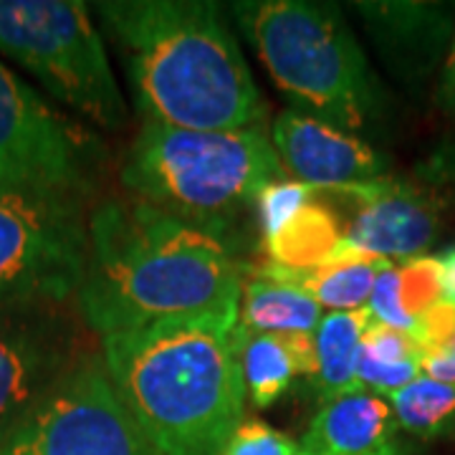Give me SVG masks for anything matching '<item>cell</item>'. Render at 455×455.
Masks as SVG:
<instances>
[{
	"mask_svg": "<svg viewBox=\"0 0 455 455\" xmlns=\"http://www.w3.org/2000/svg\"><path fill=\"white\" fill-rule=\"evenodd\" d=\"M243 263L228 241L149 208L109 197L89 215V263L76 307L101 339L140 326L238 311Z\"/></svg>",
	"mask_w": 455,
	"mask_h": 455,
	"instance_id": "6da1fadb",
	"label": "cell"
},
{
	"mask_svg": "<svg viewBox=\"0 0 455 455\" xmlns=\"http://www.w3.org/2000/svg\"><path fill=\"white\" fill-rule=\"evenodd\" d=\"M142 122L180 130H263L266 101L235 33L208 0H101Z\"/></svg>",
	"mask_w": 455,
	"mask_h": 455,
	"instance_id": "7a4b0ae2",
	"label": "cell"
},
{
	"mask_svg": "<svg viewBox=\"0 0 455 455\" xmlns=\"http://www.w3.org/2000/svg\"><path fill=\"white\" fill-rule=\"evenodd\" d=\"M238 311L109 334L101 362L122 405L160 455H220L245 418Z\"/></svg>",
	"mask_w": 455,
	"mask_h": 455,
	"instance_id": "3957f363",
	"label": "cell"
},
{
	"mask_svg": "<svg viewBox=\"0 0 455 455\" xmlns=\"http://www.w3.org/2000/svg\"><path fill=\"white\" fill-rule=\"evenodd\" d=\"M233 18L293 112L362 137L390 112L357 33L331 3L241 0Z\"/></svg>",
	"mask_w": 455,
	"mask_h": 455,
	"instance_id": "277c9868",
	"label": "cell"
},
{
	"mask_svg": "<svg viewBox=\"0 0 455 455\" xmlns=\"http://www.w3.org/2000/svg\"><path fill=\"white\" fill-rule=\"evenodd\" d=\"M263 130L200 132L142 122L122 163L132 197L228 241V230L281 178Z\"/></svg>",
	"mask_w": 455,
	"mask_h": 455,
	"instance_id": "5b68a950",
	"label": "cell"
},
{
	"mask_svg": "<svg viewBox=\"0 0 455 455\" xmlns=\"http://www.w3.org/2000/svg\"><path fill=\"white\" fill-rule=\"evenodd\" d=\"M0 53L92 124H127V101L86 3L0 0Z\"/></svg>",
	"mask_w": 455,
	"mask_h": 455,
	"instance_id": "8992f818",
	"label": "cell"
},
{
	"mask_svg": "<svg viewBox=\"0 0 455 455\" xmlns=\"http://www.w3.org/2000/svg\"><path fill=\"white\" fill-rule=\"evenodd\" d=\"M89 200L0 178V309L76 301L89 263Z\"/></svg>",
	"mask_w": 455,
	"mask_h": 455,
	"instance_id": "52a82bcc",
	"label": "cell"
},
{
	"mask_svg": "<svg viewBox=\"0 0 455 455\" xmlns=\"http://www.w3.org/2000/svg\"><path fill=\"white\" fill-rule=\"evenodd\" d=\"M107 147L0 61V178L92 203Z\"/></svg>",
	"mask_w": 455,
	"mask_h": 455,
	"instance_id": "ba28073f",
	"label": "cell"
},
{
	"mask_svg": "<svg viewBox=\"0 0 455 455\" xmlns=\"http://www.w3.org/2000/svg\"><path fill=\"white\" fill-rule=\"evenodd\" d=\"M76 301H33L0 309V443L94 355Z\"/></svg>",
	"mask_w": 455,
	"mask_h": 455,
	"instance_id": "9c48e42d",
	"label": "cell"
},
{
	"mask_svg": "<svg viewBox=\"0 0 455 455\" xmlns=\"http://www.w3.org/2000/svg\"><path fill=\"white\" fill-rule=\"evenodd\" d=\"M0 455H160L122 405L101 355L84 359Z\"/></svg>",
	"mask_w": 455,
	"mask_h": 455,
	"instance_id": "30bf717a",
	"label": "cell"
},
{
	"mask_svg": "<svg viewBox=\"0 0 455 455\" xmlns=\"http://www.w3.org/2000/svg\"><path fill=\"white\" fill-rule=\"evenodd\" d=\"M319 193L329 200H339L344 211L352 212L334 253L372 256L395 263L425 256L438 238L440 203L425 188L407 180L387 175Z\"/></svg>",
	"mask_w": 455,
	"mask_h": 455,
	"instance_id": "8fae6325",
	"label": "cell"
},
{
	"mask_svg": "<svg viewBox=\"0 0 455 455\" xmlns=\"http://www.w3.org/2000/svg\"><path fill=\"white\" fill-rule=\"evenodd\" d=\"M281 167L316 190H337L387 178V157L364 137L341 132L301 112H281L271 124Z\"/></svg>",
	"mask_w": 455,
	"mask_h": 455,
	"instance_id": "7c38bea8",
	"label": "cell"
},
{
	"mask_svg": "<svg viewBox=\"0 0 455 455\" xmlns=\"http://www.w3.org/2000/svg\"><path fill=\"white\" fill-rule=\"evenodd\" d=\"M349 8L364 23L379 59L407 86L425 84L451 51L455 11L445 3L362 0Z\"/></svg>",
	"mask_w": 455,
	"mask_h": 455,
	"instance_id": "4fadbf2b",
	"label": "cell"
},
{
	"mask_svg": "<svg viewBox=\"0 0 455 455\" xmlns=\"http://www.w3.org/2000/svg\"><path fill=\"white\" fill-rule=\"evenodd\" d=\"M387 397L355 387L324 400L301 438V455H377L397 443Z\"/></svg>",
	"mask_w": 455,
	"mask_h": 455,
	"instance_id": "5bb4252c",
	"label": "cell"
},
{
	"mask_svg": "<svg viewBox=\"0 0 455 455\" xmlns=\"http://www.w3.org/2000/svg\"><path fill=\"white\" fill-rule=\"evenodd\" d=\"M233 334L245 392L259 410L278 403L296 377L316 374L314 334H253L238 324Z\"/></svg>",
	"mask_w": 455,
	"mask_h": 455,
	"instance_id": "9a60e30c",
	"label": "cell"
},
{
	"mask_svg": "<svg viewBox=\"0 0 455 455\" xmlns=\"http://www.w3.org/2000/svg\"><path fill=\"white\" fill-rule=\"evenodd\" d=\"M387 266H392V260L331 253L322 266H314V268H283L266 260L248 271L256 276L278 281V283H289L293 289L311 296L322 309L359 311L367 309L374 281Z\"/></svg>",
	"mask_w": 455,
	"mask_h": 455,
	"instance_id": "2e32d148",
	"label": "cell"
},
{
	"mask_svg": "<svg viewBox=\"0 0 455 455\" xmlns=\"http://www.w3.org/2000/svg\"><path fill=\"white\" fill-rule=\"evenodd\" d=\"M438 301H443L438 259L418 256L392 263L377 276L367 311L377 324L412 334L418 319Z\"/></svg>",
	"mask_w": 455,
	"mask_h": 455,
	"instance_id": "e0dca14e",
	"label": "cell"
},
{
	"mask_svg": "<svg viewBox=\"0 0 455 455\" xmlns=\"http://www.w3.org/2000/svg\"><path fill=\"white\" fill-rule=\"evenodd\" d=\"M372 322L367 309L329 311L322 316L314 331L316 374L311 377L314 392L322 403L362 387L357 382V355Z\"/></svg>",
	"mask_w": 455,
	"mask_h": 455,
	"instance_id": "ac0fdd59",
	"label": "cell"
},
{
	"mask_svg": "<svg viewBox=\"0 0 455 455\" xmlns=\"http://www.w3.org/2000/svg\"><path fill=\"white\" fill-rule=\"evenodd\" d=\"M322 307L289 283L256 276L243 281L238 326L253 334H314L322 322Z\"/></svg>",
	"mask_w": 455,
	"mask_h": 455,
	"instance_id": "d6986e66",
	"label": "cell"
},
{
	"mask_svg": "<svg viewBox=\"0 0 455 455\" xmlns=\"http://www.w3.org/2000/svg\"><path fill=\"white\" fill-rule=\"evenodd\" d=\"M341 238V215L316 190V197L304 211L296 212L271 238H263V253L268 263L283 268H314L339 248Z\"/></svg>",
	"mask_w": 455,
	"mask_h": 455,
	"instance_id": "ffe728a7",
	"label": "cell"
},
{
	"mask_svg": "<svg viewBox=\"0 0 455 455\" xmlns=\"http://www.w3.org/2000/svg\"><path fill=\"white\" fill-rule=\"evenodd\" d=\"M397 425L420 440L455 433V382L420 374L412 385L387 397Z\"/></svg>",
	"mask_w": 455,
	"mask_h": 455,
	"instance_id": "44dd1931",
	"label": "cell"
},
{
	"mask_svg": "<svg viewBox=\"0 0 455 455\" xmlns=\"http://www.w3.org/2000/svg\"><path fill=\"white\" fill-rule=\"evenodd\" d=\"M314 197H316V188L299 180H276L268 188H263L260 196L256 197L263 238H271L274 233H278L296 212L304 211Z\"/></svg>",
	"mask_w": 455,
	"mask_h": 455,
	"instance_id": "7402d4cb",
	"label": "cell"
},
{
	"mask_svg": "<svg viewBox=\"0 0 455 455\" xmlns=\"http://www.w3.org/2000/svg\"><path fill=\"white\" fill-rule=\"evenodd\" d=\"M220 455H301V445L260 418H245Z\"/></svg>",
	"mask_w": 455,
	"mask_h": 455,
	"instance_id": "603a6c76",
	"label": "cell"
},
{
	"mask_svg": "<svg viewBox=\"0 0 455 455\" xmlns=\"http://www.w3.org/2000/svg\"><path fill=\"white\" fill-rule=\"evenodd\" d=\"M425 178L435 188H443L455 205V137L440 147L438 152H433V157L425 164Z\"/></svg>",
	"mask_w": 455,
	"mask_h": 455,
	"instance_id": "cb8c5ba5",
	"label": "cell"
},
{
	"mask_svg": "<svg viewBox=\"0 0 455 455\" xmlns=\"http://www.w3.org/2000/svg\"><path fill=\"white\" fill-rule=\"evenodd\" d=\"M435 101H438L440 112L455 119V36L453 44H451V51H448V56L443 61V68H440V79L438 86H435Z\"/></svg>",
	"mask_w": 455,
	"mask_h": 455,
	"instance_id": "d4e9b609",
	"label": "cell"
},
{
	"mask_svg": "<svg viewBox=\"0 0 455 455\" xmlns=\"http://www.w3.org/2000/svg\"><path fill=\"white\" fill-rule=\"evenodd\" d=\"M420 370L425 377H433L440 382H455V337L435 355L420 357Z\"/></svg>",
	"mask_w": 455,
	"mask_h": 455,
	"instance_id": "484cf974",
	"label": "cell"
},
{
	"mask_svg": "<svg viewBox=\"0 0 455 455\" xmlns=\"http://www.w3.org/2000/svg\"><path fill=\"white\" fill-rule=\"evenodd\" d=\"M440 268V289H443V299L455 304V245H448L445 251H440L438 256Z\"/></svg>",
	"mask_w": 455,
	"mask_h": 455,
	"instance_id": "4316f807",
	"label": "cell"
},
{
	"mask_svg": "<svg viewBox=\"0 0 455 455\" xmlns=\"http://www.w3.org/2000/svg\"><path fill=\"white\" fill-rule=\"evenodd\" d=\"M377 455H412V451H410V445H407V443L397 440V443H392L390 448H385L382 453H377Z\"/></svg>",
	"mask_w": 455,
	"mask_h": 455,
	"instance_id": "83f0119b",
	"label": "cell"
}]
</instances>
